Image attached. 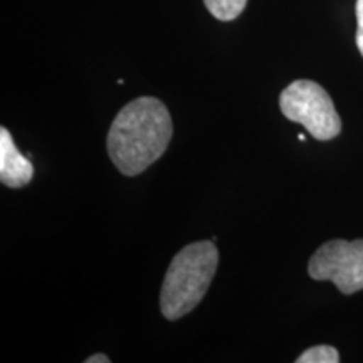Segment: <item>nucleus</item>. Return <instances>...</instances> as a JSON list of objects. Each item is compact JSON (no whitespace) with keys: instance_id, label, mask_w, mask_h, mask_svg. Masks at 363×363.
<instances>
[{"instance_id":"f257e3e1","label":"nucleus","mask_w":363,"mask_h":363,"mask_svg":"<svg viewBox=\"0 0 363 363\" xmlns=\"http://www.w3.org/2000/svg\"><path fill=\"white\" fill-rule=\"evenodd\" d=\"M172 135V116L163 101L152 96L136 98L111 123L108 155L123 175H140L165 153Z\"/></svg>"},{"instance_id":"f03ea898","label":"nucleus","mask_w":363,"mask_h":363,"mask_svg":"<svg viewBox=\"0 0 363 363\" xmlns=\"http://www.w3.org/2000/svg\"><path fill=\"white\" fill-rule=\"evenodd\" d=\"M219 266V249L212 240L189 244L172 259L160 293L167 320H180L199 306Z\"/></svg>"},{"instance_id":"7ed1b4c3","label":"nucleus","mask_w":363,"mask_h":363,"mask_svg":"<svg viewBox=\"0 0 363 363\" xmlns=\"http://www.w3.org/2000/svg\"><path fill=\"white\" fill-rule=\"evenodd\" d=\"M279 108L289 121L303 125L320 142L337 138L342 131V120L330 94L315 81L298 79L284 88Z\"/></svg>"},{"instance_id":"20e7f679","label":"nucleus","mask_w":363,"mask_h":363,"mask_svg":"<svg viewBox=\"0 0 363 363\" xmlns=\"http://www.w3.org/2000/svg\"><path fill=\"white\" fill-rule=\"evenodd\" d=\"M308 274L316 281H331L343 294L363 289V239H335L313 254Z\"/></svg>"},{"instance_id":"39448f33","label":"nucleus","mask_w":363,"mask_h":363,"mask_svg":"<svg viewBox=\"0 0 363 363\" xmlns=\"http://www.w3.org/2000/svg\"><path fill=\"white\" fill-rule=\"evenodd\" d=\"M34 177V165L22 155L7 128H0V182L11 189L26 187Z\"/></svg>"},{"instance_id":"423d86ee","label":"nucleus","mask_w":363,"mask_h":363,"mask_svg":"<svg viewBox=\"0 0 363 363\" xmlns=\"http://www.w3.org/2000/svg\"><path fill=\"white\" fill-rule=\"evenodd\" d=\"M207 11L222 22L238 19L246 9L247 0H203Z\"/></svg>"},{"instance_id":"0eeeda50","label":"nucleus","mask_w":363,"mask_h":363,"mask_svg":"<svg viewBox=\"0 0 363 363\" xmlns=\"http://www.w3.org/2000/svg\"><path fill=\"white\" fill-rule=\"evenodd\" d=\"M338 350L330 345H318L308 348L296 358V363H338Z\"/></svg>"},{"instance_id":"6e6552de","label":"nucleus","mask_w":363,"mask_h":363,"mask_svg":"<svg viewBox=\"0 0 363 363\" xmlns=\"http://www.w3.org/2000/svg\"><path fill=\"white\" fill-rule=\"evenodd\" d=\"M357 48L363 56V0H357Z\"/></svg>"},{"instance_id":"1a4fd4ad","label":"nucleus","mask_w":363,"mask_h":363,"mask_svg":"<svg viewBox=\"0 0 363 363\" xmlns=\"http://www.w3.org/2000/svg\"><path fill=\"white\" fill-rule=\"evenodd\" d=\"M84 362L86 363H110V358H108L106 355H103V353H96V355L86 358Z\"/></svg>"}]
</instances>
